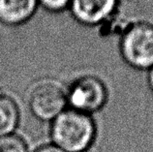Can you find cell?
<instances>
[{
	"mask_svg": "<svg viewBox=\"0 0 153 152\" xmlns=\"http://www.w3.org/2000/svg\"><path fill=\"white\" fill-rule=\"evenodd\" d=\"M96 125L91 114L66 109L51 121L52 143L66 152H83L93 143Z\"/></svg>",
	"mask_w": 153,
	"mask_h": 152,
	"instance_id": "cell-1",
	"label": "cell"
},
{
	"mask_svg": "<svg viewBox=\"0 0 153 152\" xmlns=\"http://www.w3.org/2000/svg\"><path fill=\"white\" fill-rule=\"evenodd\" d=\"M118 47L126 64L148 71L153 67V23L135 21L126 24L120 33Z\"/></svg>",
	"mask_w": 153,
	"mask_h": 152,
	"instance_id": "cell-2",
	"label": "cell"
},
{
	"mask_svg": "<svg viewBox=\"0 0 153 152\" xmlns=\"http://www.w3.org/2000/svg\"><path fill=\"white\" fill-rule=\"evenodd\" d=\"M66 95L71 109L87 114L101 110L108 99L105 83L94 76H83L76 79Z\"/></svg>",
	"mask_w": 153,
	"mask_h": 152,
	"instance_id": "cell-3",
	"label": "cell"
},
{
	"mask_svg": "<svg viewBox=\"0 0 153 152\" xmlns=\"http://www.w3.org/2000/svg\"><path fill=\"white\" fill-rule=\"evenodd\" d=\"M67 105L66 92L53 82L39 83L29 98L31 113L43 121H52L66 110Z\"/></svg>",
	"mask_w": 153,
	"mask_h": 152,
	"instance_id": "cell-4",
	"label": "cell"
},
{
	"mask_svg": "<svg viewBox=\"0 0 153 152\" xmlns=\"http://www.w3.org/2000/svg\"><path fill=\"white\" fill-rule=\"evenodd\" d=\"M121 0H71L68 11L76 22L87 27L101 26L117 14Z\"/></svg>",
	"mask_w": 153,
	"mask_h": 152,
	"instance_id": "cell-5",
	"label": "cell"
},
{
	"mask_svg": "<svg viewBox=\"0 0 153 152\" xmlns=\"http://www.w3.org/2000/svg\"><path fill=\"white\" fill-rule=\"evenodd\" d=\"M39 8L38 0H0V24L8 27L25 24Z\"/></svg>",
	"mask_w": 153,
	"mask_h": 152,
	"instance_id": "cell-6",
	"label": "cell"
},
{
	"mask_svg": "<svg viewBox=\"0 0 153 152\" xmlns=\"http://www.w3.org/2000/svg\"><path fill=\"white\" fill-rule=\"evenodd\" d=\"M19 122L18 104L10 96L0 94V137L14 134Z\"/></svg>",
	"mask_w": 153,
	"mask_h": 152,
	"instance_id": "cell-7",
	"label": "cell"
},
{
	"mask_svg": "<svg viewBox=\"0 0 153 152\" xmlns=\"http://www.w3.org/2000/svg\"><path fill=\"white\" fill-rule=\"evenodd\" d=\"M0 152H28V147L25 139L14 133L0 137Z\"/></svg>",
	"mask_w": 153,
	"mask_h": 152,
	"instance_id": "cell-8",
	"label": "cell"
},
{
	"mask_svg": "<svg viewBox=\"0 0 153 152\" xmlns=\"http://www.w3.org/2000/svg\"><path fill=\"white\" fill-rule=\"evenodd\" d=\"M39 5L50 13L58 14L68 10L71 0H38Z\"/></svg>",
	"mask_w": 153,
	"mask_h": 152,
	"instance_id": "cell-9",
	"label": "cell"
},
{
	"mask_svg": "<svg viewBox=\"0 0 153 152\" xmlns=\"http://www.w3.org/2000/svg\"><path fill=\"white\" fill-rule=\"evenodd\" d=\"M33 152H66V151L59 148L58 146L54 145L53 143H49V145H44L39 146Z\"/></svg>",
	"mask_w": 153,
	"mask_h": 152,
	"instance_id": "cell-10",
	"label": "cell"
},
{
	"mask_svg": "<svg viewBox=\"0 0 153 152\" xmlns=\"http://www.w3.org/2000/svg\"><path fill=\"white\" fill-rule=\"evenodd\" d=\"M147 82H148V85H149V88L153 92V67L147 71Z\"/></svg>",
	"mask_w": 153,
	"mask_h": 152,
	"instance_id": "cell-11",
	"label": "cell"
},
{
	"mask_svg": "<svg viewBox=\"0 0 153 152\" xmlns=\"http://www.w3.org/2000/svg\"><path fill=\"white\" fill-rule=\"evenodd\" d=\"M121 1H122V0H121Z\"/></svg>",
	"mask_w": 153,
	"mask_h": 152,
	"instance_id": "cell-12",
	"label": "cell"
}]
</instances>
